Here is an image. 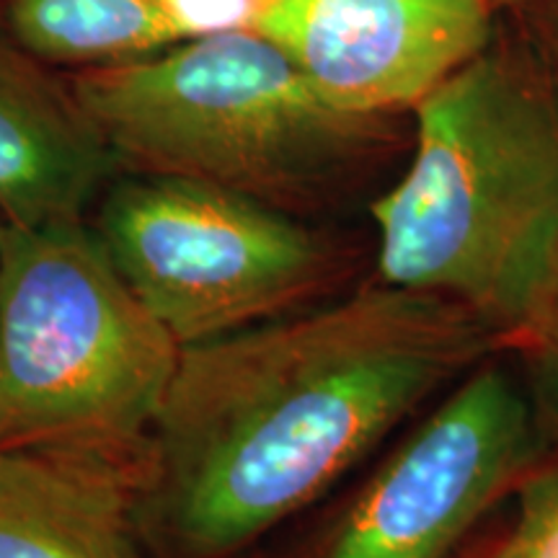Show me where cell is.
<instances>
[{
	"instance_id": "6da1fadb",
	"label": "cell",
	"mask_w": 558,
	"mask_h": 558,
	"mask_svg": "<svg viewBox=\"0 0 558 558\" xmlns=\"http://www.w3.org/2000/svg\"><path fill=\"white\" fill-rule=\"evenodd\" d=\"M497 341L456 300L380 284L184 347L145 435L140 509L179 554H235Z\"/></svg>"
},
{
	"instance_id": "7a4b0ae2",
	"label": "cell",
	"mask_w": 558,
	"mask_h": 558,
	"mask_svg": "<svg viewBox=\"0 0 558 558\" xmlns=\"http://www.w3.org/2000/svg\"><path fill=\"white\" fill-rule=\"evenodd\" d=\"M414 111L409 169L369 205L383 284L450 298L520 339L558 275V104L484 50Z\"/></svg>"
},
{
	"instance_id": "3957f363",
	"label": "cell",
	"mask_w": 558,
	"mask_h": 558,
	"mask_svg": "<svg viewBox=\"0 0 558 558\" xmlns=\"http://www.w3.org/2000/svg\"><path fill=\"white\" fill-rule=\"evenodd\" d=\"M75 99L117 163L288 205L373 145L380 117L341 111L262 34H218L86 68Z\"/></svg>"
},
{
	"instance_id": "277c9868",
	"label": "cell",
	"mask_w": 558,
	"mask_h": 558,
	"mask_svg": "<svg viewBox=\"0 0 558 558\" xmlns=\"http://www.w3.org/2000/svg\"><path fill=\"white\" fill-rule=\"evenodd\" d=\"M181 347L81 220H0V452L143 450Z\"/></svg>"
},
{
	"instance_id": "5b68a950",
	"label": "cell",
	"mask_w": 558,
	"mask_h": 558,
	"mask_svg": "<svg viewBox=\"0 0 558 558\" xmlns=\"http://www.w3.org/2000/svg\"><path fill=\"white\" fill-rule=\"evenodd\" d=\"M99 235L181 349L292 313L331 271L324 243L282 207L194 179L124 181Z\"/></svg>"
},
{
	"instance_id": "8992f818",
	"label": "cell",
	"mask_w": 558,
	"mask_h": 558,
	"mask_svg": "<svg viewBox=\"0 0 558 558\" xmlns=\"http://www.w3.org/2000/svg\"><path fill=\"white\" fill-rule=\"evenodd\" d=\"M543 445L525 386L476 367L375 473L320 558H448Z\"/></svg>"
},
{
	"instance_id": "52a82bcc",
	"label": "cell",
	"mask_w": 558,
	"mask_h": 558,
	"mask_svg": "<svg viewBox=\"0 0 558 558\" xmlns=\"http://www.w3.org/2000/svg\"><path fill=\"white\" fill-rule=\"evenodd\" d=\"M488 34V0H295L275 41L333 107L380 117L414 109Z\"/></svg>"
},
{
	"instance_id": "ba28073f",
	"label": "cell",
	"mask_w": 558,
	"mask_h": 558,
	"mask_svg": "<svg viewBox=\"0 0 558 558\" xmlns=\"http://www.w3.org/2000/svg\"><path fill=\"white\" fill-rule=\"evenodd\" d=\"M143 450L0 452V558H143Z\"/></svg>"
},
{
	"instance_id": "9c48e42d",
	"label": "cell",
	"mask_w": 558,
	"mask_h": 558,
	"mask_svg": "<svg viewBox=\"0 0 558 558\" xmlns=\"http://www.w3.org/2000/svg\"><path fill=\"white\" fill-rule=\"evenodd\" d=\"M114 163L73 88L0 34V220H81Z\"/></svg>"
},
{
	"instance_id": "30bf717a",
	"label": "cell",
	"mask_w": 558,
	"mask_h": 558,
	"mask_svg": "<svg viewBox=\"0 0 558 558\" xmlns=\"http://www.w3.org/2000/svg\"><path fill=\"white\" fill-rule=\"evenodd\" d=\"M5 29L41 62L78 70L177 45L158 0H0Z\"/></svg>"
},
{
	"instance_id": "8fae6325",
	"label": "cell",
	"mask_w": 558,
	"mask_h": 558,
	"mask_svg": "<svg viewBox=\"0 0 558 558\" xmlns=\"http://www.w3.org/2000/svg\"><path fill=\"white\" fill-rule=\"evenodd\" d=\"M295 0H158L177 45L218 34H262L277 39Z\"/></svg>"
},
{
	"instance_id": "7c38bea8",
	"label": "cell",
	"mask_w": 558,
	"mask_h": 558,
	"mask_svg": "<svg viewBox=\"0 0 558 558\" xmlns=\"http://www.w3.org/2000/svg\"><path fill=\"white\" fill-rule=\"evenodd\" d=\"M494 558H558V465L520 481L518 518Z\"/></svg>"
},
{
	"instance_id": "4fadbf2b",
	"label": "cell",
	"mask_w": 558,
	"mask_h": 558,
	"mask_svg": "<svg viewBox=\"0 0 558 558\" xmlns=\"http://www.w3.org/2000/svg\"><path fill=\"white\" fill-rule=\"evenodd\" d=\"M525 349V390L546 439L558 442V275L546 303L520 337Z\"/></svg>"
},
{
	"instance_id": "5bb4252c",
	"label": "cell",
	"mask_w": 558,
	"mask_h": 558,
	"mask_svg": "<svg viewBox=\"0 0 558 558\" xmlns=\"http://www.w3.org/2000/svg\"><path fill=\"white\" fill-rule=\"evenodd\" d=\"M488 3H514V0H488Z\"/></svg>"
}]
</instances>
